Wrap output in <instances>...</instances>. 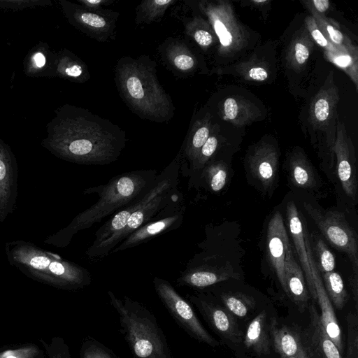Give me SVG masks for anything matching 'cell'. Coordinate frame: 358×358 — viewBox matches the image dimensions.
Wrapping results in <instances>:
<instances>
[{
  "mask_svg": "<svg viewBox=\"0 0 358 358\" xmlns=\"http://www.w3.org/2000/svg\"><path fill=\"white\" fill-rule=\"evenodd\" d=\"M269 333L271 343L280 358H316L308 336L296 329L279 325L273 320Z\"/></svg>",
  "mask_w": 358,
  "mask_h": 358,
  "instance_id": "18",
  "label": "cell"
},
{
  "mask_svg": "<svg viewBox=\"0 0 358 358\" xmlns=\"http://www.w3.org/2000/svg\"><path fill=\"white\" fill-rule=\"evenodd\" d=\"M214 294L233 315L238 317L246 316L256 306L255 298L242 292H221Z\"/></svg>",
  "mask_w": 358,
  "mask_h": 358,
  "instance_id": "28",
  "label": "cell"
},
{
  "mask_svg": "<svg viewBox=\"0 0 358 358\" xmlns=\"http://www.w3.org/2000/svg\"><path fill=\"white\" fill-rule=\"evenodd\" d=\"M18 168L10 148L0 139V222L17 207Z\"/></svg>",
  "mask_w": 358,
  "mask_h": 358,
  "instance_id": "17",
  "label": "cell"
},
{
  "mask_svg": "<svg viewBox=\"0 0 358 358\" xmlns=\"http://www.w3.org/2000/svg\"><path fill=\"white\" fill-rule=\"evenodd\" d=\"M317 93L311 101L309 109V120L317 129L324 128L330 122L336 111L338 101V89L331 78Z\"/></svg>",
  "mask_w": 358,
  "mask_h": 358,
  "instance_id": "20",
  "label": "cell"
},
{
  "mask_svg": "<svg viewBox=\"0 0 358 358\" xmlns=\"http://www.w3.org/2000/svg\"><path fill=\"white\" fill-rule=\"evenodd\" d=\"M175 66L180 70L187 71L194 66V59L188 55H178L173 59Z\"/></svg>",
  "mask_w": 358,
  "mask_h": 358,
  "instance_id": "41",
  "label": "cell"
},
{
  "mask_svg": "<svg viewBox=\"0 0 358 358\" xmlns=\"http://www.w3.org/2000/svg\"><path fill=\"white\" fill-rule=\"evenodd\" d=\"M241 74L247 80L263 82L268 78V72L261 63L249 64L241 67Z\"/></svg>",
  "mask_w": 358,
  "mask_h": 358,
  "instance_id": "37",
  "label": "cell"
},
{
  "mask_svg": "<svg viewBox=\"0 0 358 358\" xmlns=\"http://www.w3.org/2000/svg\"><path fill=\"white\" fill-rule=\"evenodd\" d=\"M302 206L322 238L334 248L345 253L352 264V272L358 273L357 234L345 215L341 211L325 210L307 201Z\"/></svg>",
  "mask_w": 358,
  "mask_h": 358,
  "instance_id": "6",
  "label": "cell"
},
{
  "mask_svg": "<svg viewBox=\"0 0 358 358\" xmlns=\"http://www.w3.org/2000/svg\"><path fill=\"white\" fill-rule=\"evenodd\" d=\"M279 156L276 147L266 142L259 143L245 156L248 183L268 197L273 194L278 186Z\"/></svg>",
  "mask_w": 358,
  "mask_h": 358,
  "instance_id": "9",
  "label": "cell"
},
{
  "mask_svg": "<svg viewBox=\"0 0 358 358\" xmlns=\"http://www.w3.org/2000/svg\"><path fill=\"white\" fill-rule=\"evenodd\" d=\"M230 164L223 159L213 158L200 172L194 187H201L212 194H220L227 187L232 177Z\"/></svg>",
  "mask_w": 358,
  "mask_h": 358,
  "instance_id": "21",
  "label": "cell"
},
{
  "mask_svg": "<svg viewBox=\"0 0 358 358\" xmlns=\"http://www.w3.org/2000/svg\"><path fill=\"white\" fill-rule=\"evenodd\" d=\"M243 341L246 349L258 357L269 354L271 341L265 310L261 311L250 322Z\"/></svg>",
  "mask_w": 358,
  "mask_h": 358,
  "instance_id": "24",
  "label": "cell"
},
{
  "mask_svg": "<svg viewBox=\"0 0 358 358\" xmlns=\"http://www.w3.org/2000/svg\"><path fill=\"white\" fill-rule=\"evenodd\" d=\"M310 325L308 340L315 357L318 358H343L335 343L327 334L314 305L310 306Z\"/></svg>",
  "mask_w": 358,
  "mask_h": 358,
  "instance_id": "23",
  "label": "cell"
},
{
  "mask_svg": "<svg viewBox=\"0 0 358 358\" xmlns=\"http://www.w3.org/2000/svg\"><path fill=\"white\" fill-rule=\"evenodd\" d=\"M64 73L69 77L78 78L83 73V69L79 64H72L64 69Z\"/></svg>",
  "mask_w": 358,
  "mask_h": 358,
  "instance_id": "44",
  "label": "cell"
},
{
  "mask_svg": "<svg viewBox=\"0 0 358 358\" xmlns=\"http://www.w3.org/2000/svg\"><path fill=\"white\" fill-rule=\"evenodd\" d=\"M306 3L319 29L328 41H329L334 46L340 48H344L348 50H357V48L352 44L350 40L338 29L334 22L327 18L324 15L317 13L312 8L308 1H306Z\"/></svg>",
  "mask_w": 358,
  "mask_h": 358,
  "instance_id": "29",
  "label": "cell"
},
{
  "mask_svg": "<svg viewBox=\"0 0 358 358\" xmlns=\"http://www.w3.org/2000/svg\"><path fill=\"white\" fill-rule=\"evenodd\" d=\"M292 244L280 211H275L268 222L265 252L270 268L285 292V262Z\"/></svg>",
  "mask_w": 358,
  "mask_h": 358,
  "instance_id": "15",
  "label": "cell"
},
{
  "mask_svg": "<svg viewBox=\"0 0 358 358\" xmlns=\"http://www.w3.org/2000/svg\"><path fill=\"white\" fill-rule=\"evenodd\" d=\"M333 151L335 159V183L352 204L357 202L358 182L355 148L344 124L338 120Z\"/></svg>",
  "mask_w": 358,
  "mask_h": 358,
  "instance_id": "13",
  "label": "cell"
},
{
  "mask_svg": "<svg viewBox=\"0 0 358 358\" xmlns=\"http://www.w3.org/2000/svg\"><path fill=\"white\" fill-rule=\"evenodd\" d=\"M208 122H205L194 131L189 144L185 149V157L189 162V166L196 159L201 147L210 136Z\"/></svg>",
  "mask_w": 358,
  "mask_h": 358,
  "instance_id": "34",
  "label": "cell"
},
{
  "mask_svg": "<svg viewBox=\"0 0 358 358\" xmlns=\"http://www.w3.org/2000/svg\"><path fill=\"white\" fill-rule=\"evenodd\" d=\"M32 61L34 66L36 69H40L45 64V57L42 52H38L33 55Z\"/></svg>",
  "mask_w": 358,
  "mask_h": 358,
  "instance_id": "45",
  "label": "cell"
},
{
  "mask_svg": "<svg viewBox=\"0 0 358 358\" xmlns=\"http://www.w3.org/2000/svg\"><path fill=\"white\" fill-rule=\"evenodd\" d=\"M287 229L292 241L296 259L303 272L310 296L317 301L310 262L313 257L309 243V229L306 218L298 209L295 202L289 200L285 208Z\"/></svg>",
  "mask_w": 358,
  "mask_h": 358,
  "instance_id": "14",
  "label": "cell"
},
{
  "mask_svg": "<svg viewBox=\"0 0 358 358\" xmlns=\"http://www.w3.org/2000/svg\"><path fill=\"white\" fill-rule=\"evenodd\" d=\"M186 206L182 192L147 223L135 230L115 247L110 255L146 243L154 237L179 228Z\"/></svg>",
  "mask_w": 358,
  "mask_h": 358,
  "instance_id": "11",
  "label": "cell"
},
{
  "mask_svg": "<svg viewBox=\"0 0 358 358\" xmlns=\"http://www.w3.org/2000/svg\"><path fill=\"white\" fill-rule=\"evenodd\" d=\"M43 345L50 358H71L69 348L62 338H55L52 344Z\"/></svg>",
  "mask_w": 358,
  "mask_h": 358,
  "instance_id": "38",
  "label": "cell"
},
{
  "mask_svg": "<svg viewBox=\"0 0 358 358\" xmlns=\"http://www.w3.org/2000/svg\"><path fill=\"white\" fill-rule=\"evenodd\" d=\"M204 11L219 40L221 55L234 56L246 47L248 34L229 2L208 3L204 6Z\"/></svg>",
  "mask_w": 358,
  "mask_h": 358,
  "instance_id": "8",
  "label": "cell"
},
{
  "mask_svg": "<svg viewBox=\"0 0 358 358\" xmlns=\"http://www.w3.org/2000/svg\"><path fill=\"white\" fill-rule=\"evenodd\" d=\"M350 286L352 292L353 300L355 303L356 309L358 307V273L352 272L350 278Z\"/></svg>",
  "mask_w": 358,
  "mask_h": 358,
  "instance_id": "43",
  "label": "cell"
},
{
  "mask_svg": "<svg viewBox=\"0 0 358 358\" xmlns=\"http://www.w3.org/2000/svg\"><path fill=\"white\" fill-rule=\"evenodd\" d=\"M326 293L336 309H342L348 301L347 292L341 275L336 271L320 274Z\"/></svg>",
  "mask_w": 358,
  "mask_h": 358,
  "instance_id": "30",
  "label": "cell"
},
{
  "mask_svg": "<svg viewBox=\"0 0 358 358\" xmlns=\"http://www.w3.org/2000/svg\"><path fill=\"white\" fill-rule=\"evenodd\" d=\"M308 3L317 13L324 15L330 6V2L328 0H312Z\"/></svg>",
  "mask_w": 358,
  "mask_h": 358,
  "instance_id": "42",
  "label": "cell"
},
{
  "mask_svg": "<svg viewBox=\"0 0 358 358\" xmlns=\"http://www.w3.org/2000/svg\"><path fill=\"white\" fill-rule=\"evenodd\" d=\"M157 174L152 169L129 171L114 176L106 185L85 189L83 194H97L98 201L78 214L69 225L48 236L44 243L57 248L66 247L78 231L100 222L141 196Z\"/></svg>",
  "mask_w": 358,
  "mask_h": 358,
  "instance_id": "3",
  "label": "cell"
},
{
  "mask_svg": "<svg viewBox=\"0 0 358 358\" xmlns=\"http://www.w3.org/2000/svg\"><path fill=\"white\" fill-rule=\"evenodd\" d=\"M305 26L313 41L322 47L324 52H333L340 48L334 46L327 40L311 15H308L305 18Z\"/></svg>",
  "mask_w": 358,
  "mask_h": 358,
  "instance_id": "36",
  "label": "cell"
},
{
  "mask_svg": "<svg viewBox=\"0 0 358 358\" xmlns=\"http://www.w3.org/2000/svg\"><path fill=\"white\" fill-rule=\"evenodd\" d=\"M43 146L64 160L84 165L116 161L126 145L117 127L83 109L65 106L50 122Z\"/></svg>",
  "mask_w": 358,
  "mask_h": 358,
  "instance_id": "1",
  "label": "cell"
},
{
  "mask_svg": "<svg viewBox=\"0 0 358 358\" xmlns=\"http://www.w3.org/2000/svg\"><path fill=\"white\" fill-rule=\"evenodd\" d=\"M115 358H122V357H118V356H117V355H115Z\"/></svg>",
  "mask_w": 358,
  "mask_h": 358,
  "instance_id": "47",
  "label": "cell"
},
{
  "mask_svg": "<svg viewBox=\"0 0 358 358\" xmlns=\"http://www.w3.org/2000/svg\"><path fill=\"white\" fill-rule=\"evenodd\" d=\"M285 294L303 310L307 306L310 293L292 245L285 258Z\"/></svg>",
  "mask_w": 358,
  "mask_h": 358,
  "instance_id": "19",
  "label": "cell"
},
{
  "mask_svg": "<svg viewBox=\"0 0 358 358\" xmlns=\"http://www.w3.org/2000/svg\"><path fill=\"white\" fill-rule=\"evenodd\" d=\"M289 187L295 190L320 196L324 193V182L307 155L299 148H294L285 164Z\"/></svg>",
  "mask_w": 358,
  "mask_h": 358,
  "instance_id": "16",
  "label": "cell"
},
{
  "mask_svg": "<svg viewBox=\"0 0 358 358\" xmlns=\"http://www.w3.org/2000/svg\"><path fill=\"white\" fill-rule=\"evenodd\" d=\"M115 356L110 349L92 336L85 338L80 352V358H115Z\"/></svg>",
  "mask_w": 358,
  "mask_h": 358,
  "instance_id": "33",
  "label": "cell"
},
{
  "mask_svg": "<svg viewBox=\"0 0 358 358\" xmlns=\"http://www.w3.org/2000/svg\"><path fill=\"white\" fill-rule=\"evenodd\" d=\"M313 283L316 293V302L320 309V319L328 336L335 343L341 354L343 351L341 331L339 327L333 306L324 289L322 278L318 271L313 275Z\"/></svg>",
  "mask_w": 358,
  "mask_h": 358,
  "instance_id": "22",
  "label": "cell"
},
{
  "mask_svg": "<svg viewBox=\"0 0 358 358\" xmlns=\"http://www.w3.org/2000/svg\"><path fill=\"white\" fill-rule=\"evenodd\" d=\"M107 294L134 358H173L166 337L149 309L127 296L119 298L110 290Z\"/></svg>",
  "mask_w": 358,
  "mask_h": 358,
  "instance_id": "5",
  "label": "cell"
},
{
  "mask_svg": "<svg viewBox=\"0 0 358 358\" xmlns=\"http://www.w3.org/2000/svg\"><path fill=\"white\" fill-rule=\"evenodd\" d=\"M194 38L201 47L210 46L214 41L213 33L206 29H197L194 34Z\"/></svg>",
  "mask_w": 358,
  "mask_h": 358,
  "instance_id": "40",
  "label": "cell"
},
{
  "mask_svg": "<svg viewBox=\"0 0 358 358\" xmlns=\"http://www.w3.org/2000/svg\"><path fill=\"white\" fill-rule=\"evenodd\" d=\"M5 252L11 266L43 283L76 290L87 287L92 282L88 270L31 242L22 240L7 242Z\"/></svg>",
  "mask_w": 358,
  "mask_h": 358,
  "instance_id": "4",
  "label": "cell"
},
{
  "mask_svg": "<svg viewBox=\"0 0 358 358\" xmlns=\"http://www.w3.org/2000/svg\"><path fill=\"white\" fill-rule=\"evenodd\" d=\"M325 57L339 68L343 69L357 87V50L338 48L333 52H324Z\"/></svg>",
  "mask_w": 358,
  "mask_h": 358,
  "instance_id": "31",
  "label": "cell"
},
{
  "mask_svg": "<svg viewBox=\"0 0 358 358\" xmlns=\"http://www.w3.org/2000/svg\"><path fill=\"white\" fill-rule=\"evenodd\" d=\"M76 22L83 27L94 32H105L110 28V25L105 17L89 11L77 10L75 17Z\"/></svg>",
  "mask_w": 358,
  "mask_h": 358,
  "instance_id": "32",
  "label": "cell"
},
{
  "mask_svg": "<svg viewBox=\"0 0 358 358\" xmlns=\"http://www.w3.org/2000/svg\"><path fill=\"white\" fill-rule=\"evenodd\" d=\"M313 47V40L304 25L287 48L286 60L288 66L294 70L301 69L308 60Z\"/></svg>",
  "mask_w": 358,
  "mask_h": 358,
  "instance_id": "26",
  "label": "cell"
},
{
  "mask_svg": "<svg viewBox=\"0 0 358 358\" xmlns=\"http://www.w3.org/2000/svg\"><path fill=\"white\" fill-rule=\"evenodd\" d=\"M127 71L122 78L123 88L129 99L143 111L150 114L164 113L169 107L166 94L156 81L155 77L138 65Z\"/></svg>",
  "mask_w": 358,
  "mask_h": 358,
  "instance_id": "10",
  "label": "cell"
},
{
  "mask_svg": "<svg viewBox=\"0 0 358 358\" xmlns=\"http://www.w3.org/2000/svg\"><path fill=\"white\" fill-rule=\"evenodd\" d=\"M83 3L87 5V6L94 7L100 6L101 4L106 2V1H101V0H85L82 1Z\"/></svg>",
  "mask_w": 358,
  "mask_h": 358,
  "instance_id": "46",
  "label": "cell"
},
{
  "mask_svg": "<svg viewBox=\"0 0 358 358\" xmlns=\"http://www.w3.org/2000/svg\"><path fill=\"white\" fill-rule=\"evenodd\" d=\"M38 354L35 345H29L0 353V358H34Z\"/></svg>",
  "mask_w": 358,
  "mask_h": 358,
  "instance_id": "39",
  "label": "cell"
},
{
  "mask_svg": "<svg viewBox=\"0 0 358 358\" xmlns=\"http://www.w3.org/2000/svg\"><path fill=\"white\" fill-rule=\"evenodd\" d=\"M222 114L224 120L237 127L252 122L260 115L257 108L252 103L236 96H229L224 100Z\"/></svg>",
  "mask_w": 358,
  "mask_h": 358,
  "instance_id": "25",
  "label": "cell"
},
{
  "mask_svg": "<svg viewBox=\"0 0 358 358\" xmlns=\"http://www.w3.org/2000/svg\"><path fill=\"white\" fill-rule=\"evenodd\" d=\"M186 265L176 282L178 286L202 290L228 280H241L242 248L235 227L206 226V238Z\"/></svg>",
  "mask_w": 358,
  "mask_h": 358,
  "instance_id": "2",
  "label": "cell"
},
{
  "mask_svg": "<svg viewBox=\"0 0 358 358\" xmlns=\"http://www.w3.org/2000/svg\"><path fill=\"white\" fill-rule=\"evenodd\" d=\"M348 328L346 358H358V317L350 313L346 316Z\"/></svg>",
  "mask_w": 358,
  "mask_h": 358,
  "instance_id": "35",
  "label": "cell"
},
{
  "mask_svg": "<svg viewBox=\"0 0 358 358\" xmlns=\"http://www.w3.org/2000/svg\"><path fill=\"white\" fill-rule=\"evenodd\" d=\"M309 243L320 274L334 271L336 258L319 232L315 230L309 231Z\"/></svg>",
  "mask_w": 358,
  "mask_h": 358,
  "instance_id": "27",
  "label": "cell"
},
{
  "mask_svg": "<svg viewBox=\"0 0 358 358\" xmlns=\"http://www.w3.org/2000/svg\"><path fill=\"white\" fill-rule=\"evenodd\" d=\"M155 292L164 306L177 324L189 336L210 347H217L219 342L204 328L196 315L192 304L182 296L167 280L155 277Z\"/></svg>",
  "mask_w": 358,
  "mask_h": 358,
  "instance_id": "7",
  "label": "cell"
},
{
  "mask_svg": "<svg viewBox=\"0 0 358 358\" xmlns=\"http://www.w3.org/2000/svg\"><path fill=\"white\" fill-rule=\"evenodd\" d=\"M210 327L224 341L233 343L243 341V334L233 315L210 292L199 291L186 295Z\"/></svg>",
  "mask_w": 358,
  "mask_h": 358,
  "instance_id": "12",
  "label": "cell"
}]
</instances>
